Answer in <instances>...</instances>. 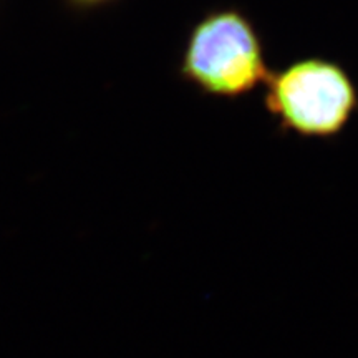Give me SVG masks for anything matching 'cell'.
I'll list each match as a JSON object with an SVG mask.
<instances>
[{"label":"cell","instance_id":"obj_3","mask_svg":"<svg viewBox=\"0 0 358 358\" xmlns=\"http://www.w3.org/2000/svg\"><path fill=\"white\" fill-rule=\"evenodd\" d=\"M66 2L73 8H78V10H90V8L108 6V3L116 2V0H66Z\"/></svg>","mask_w":358,"mask_h":358},{"label":"cell","instance_id":"obj_1","mask_svg":"<svg viewBox=\"0 0 358 358\" xmlns=\"http://www.w3.org/2000/svg\"><path fill=\"white\" fill-rule=\"evenodd\" d=\"M179 73L204 95L236 100L267 82L264 45L239 8L211 10L192 27Z\"/></svg>","mask_w":358,"mask_h":358},{"label":"cell","instance_id":"obj_2","mask_svg":"<svg viewBox=\"0 0 358 358\" xmlns=\"http://www.w3.org/2000/svg\"><path fill=\"white\" fill-rule=\"evenodd\" d=\"M264 105L282 131L330 140L358 113V87L337 62L310 57L268 75Z\"/></svg>","mask_w":358,"mask_h":358}]
</instances>
